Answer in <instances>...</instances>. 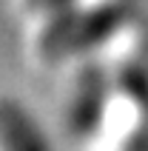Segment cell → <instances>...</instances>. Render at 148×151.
I'll return each mask as SVG.
<instances>
[{
  "instance_id": "obj_1",
  "label": "cell",
  "mask_w": 148,
  "mask_h": 151,
  "mask_svg": "<svg viewBox=\"0 0 148 151\" xmlns=\"http://www.w3.org/2000/svg\"><path fill=\"white\" fill-rule=\"evenodd\" d=\"M140 120H142V103L140 97L128 88H111V91L97 103V126L103 143H125L131 140V134L140 131Z\"/></svg>"
},
{
  "instance_id": "obj_2",
  "label": "cell",
  "mask_w": 148,
  "mask_h": 151,
  "mask_svg": "<svg viewBox=\"0 0 148 151\" xmlns=\"http://www.w3.org/2000/svg\"><path fill=\"white\" fill-rule=\"evenodd\" d=\"M26 145H40L34 126L26 120L20 106L0 100V148H26Z\"/></svg>"
},
{
  "instance_id": "obj_3",
  "label": "cell",
  "mask_w": 148,
  "mask_h": 151,
  "mask_svg": "<svg viewBox=\"0 0 148 151\" xmlns=\"http://www.w3.org/2000/svg\"><path fill=\"white\" fill-rule=\"evenodd\" d=\"M14 3H17V12L29 20L32 29H40V26L63 17L74 6V0H14Z\"/></svg>"
}]
</instances>
